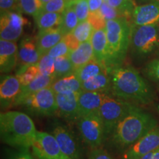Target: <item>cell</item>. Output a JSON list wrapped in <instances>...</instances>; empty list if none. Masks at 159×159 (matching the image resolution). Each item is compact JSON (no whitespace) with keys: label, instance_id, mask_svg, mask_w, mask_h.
I'll return each mask as SVG.
<instances>
[{"label":"cell","instance_id":"cell-27","mask_svg":"<svg viewBox=\"0 0 159 159\" xmlns=\"http://www.w3.org/2000/svg\"><path fill=\"white\" fill-rule=\"evenodd\" d=\"M79 24L78 18L75 13L73 6L69 2V5L65 11L62 13L61 25H59V29L66 35L74 30L75 27Z\"/></svg>","mask_w":159,"mask_h":159},{"label":"cell","instance_id":"cell-22","mask_svg":"<svg viewBox=\"0 0 159 159\" xmlns=\"http://www.w3.org/2000/svg\"><path fill=\"white\" fill-rule=\"evenodd\" d=\"M91 42L94 50V58L105 66L108 49L106 27L95 30L91 37Z\"/></svg>","mask_w":159,"mask_h":159},{"label":"cell","instance_id":"cell-48","mask_svg":"<svg viewBox=\"0 0 159 159\" xmlns=\"http://www.w3.org/2000/svg\"><path fill=\"white\" fill-rule=\"evenodd\" d=\"M103 1H104V2H108V0H103Z\"/></svg>","mask_w":159,"mask_h":159},{"label":"cell","instance_id":"cell-36","mask_svg":"<svg viewBox=\"0 0 159 159\" xmlns=\"http://www.w3.org/2000/svg\"><path fill=\"white\" fill-rule=\"evenodd\" d=\"M148 79L159 84V59H154L149 62L143 70Z\"/></svg>","mask_w":159,"mask_h":159},{"label":"cell","instance_id":"cell-40","mask_svg":"<svg viewBox=\"0 0 159 159\" xmlns=\"http://www.w3.org/2000/svg\"><path fill=\"white\" fill-rule=\"evenodd\" d=\"M6 159H36L31 153L30 149H19L16 150H9Z\"/></svg>","mask_w":159,"mask_h":159},{"label":"cell","instance_id":"cell-30","mask_svg":"<svg viewBox=\"0 0 159 159\" xmlns=\"http://www.w3.org/2000/svg\"><path fill=\"white\" fill-rule=\"evenodd\" d=\"M94 30H95L93 26L91 25L88 20H86V21L79 23L75 29H74V30L71 32V33L81 43L85 41H91Z\"/></svg>","mask_w":159,"mask_h":159},{"label":"cell","instance_id":"cell-16","mask_svg":"<svg viewBox=\"0 0 159 159\" xmlns=\"http://www.w3.org/2000/svg\"><path fill=\"white\" fill-rule=\"evenodd\" d=\"M133 25H159V0L135 7L132 15Z\"/></svg>","mask_w":159,"mask_h":159},{"label":"cell","instance_id":"cell-8","mask_svg":"<svg viewBox=\"0 0 159 159\" xmlns=\"http://www.w3.org/2000/svg\"><path fill=\"white\" fill-rule=\"evenodd\" d=\"M76 126L83 142L91 149L101 148L106 142L105 128L99 113L81 117Z\"/></svg>","mask_w":159,"mask_h":159},{"label":"cell","instance_id":"cell-35","mask_svg":"<svg viewBox=\"0 0 159 159\" xmlns=\"http://www.w3.org/2000/svg\"><path fill=\"white\" fill-rule=\"evenodd\" d=\"M69 5L67 0H51L44 5H43L42 12H49V13H62Z\"/></svg>","mask_w":159,"mask_h":159},{"label":"cell","instance_id":"cell-20","mask_svg":"<svg viewBox=\"0 0 159 159\" xmlns=\"http://www.w3.org/2000/svg\"><path fill=\"white\" fill-rule=\"evenodd\" d=\"M112 80L111 72L106 70L97 76L82 83V90L86 91H98L111 95Z\"/></svg>","mask_w":159,"mask_h":159},{"label":"cell","instance_id":"cell-31","mask_svg":"<svg viewBox=\"0 0 159 159\" xmlns=\"http://www.w3.org/2000/svg\"><path fill=\"white\" fill-rule=\"evenodd\" d=\"M17 6L20 12L35 17L41 11L43 3L41 0H18Z\"/></svg>","mask_w":159,"mask_h":159},{"label":"cell","instance_id":"cell-4","mask_svg":"<svg viewBox=\"0 0 159 159\" xmlns=\"http://www.w3.org/2000/svg\"><path fill=\"white\" fill-rule=\"evenodd\" d=\"M132 25L125 18L110 20L106 23L107 56L105 66L109 71L122 66L130 44Z\"/></svg>","mask_w":159,"mask_h":159},{"label":"cell","instance_id":"cell-9","mask_svg":"<svg viewBox=\"0 0 159 159\" xmlns=\"http://www.w3.org/2000/svg\"><path fill=\"white\" fill-rule=\"evenodd\" d=\"M50 134L54 136L63 152L71 159H84L81 138L67 125L56 121L53 123Z\"/></svg>","mask_w":159,"mask_h":159},{"label":"cell","instance_id":"cell-3","mask_svg":"<svg viewBox=\"0 0 159 159\" xmlns=\"http://www.w3.org/2000/svg\"><path fill=\"white\" fill-rule=\"evenodd\" d=\"M38 131L28 114L21 111H5L0 114V137L12 148L30 149L36 139Z\"/></svg>","mask_w":159,"mask_h":159},{"label":"cell","instance_id":"cell-13","mask_svg":"<svg viewBox=\"0 0 159 159\" xmlns=\"http://www.w3.org/2000/svg\"><path fill=\"white\" fill-rule=\"evenodd\" d=\"M80 93H66L55 94L57 106V115L69 123H75L80 118L78 97Z\"/></svg>","mask_w":159,"mask_h":159},{"label":"cell","instance_id":"cell-50","mask_svg":"<svg viewBox=\"0 0 159 159\" xmlns=\"http://www.w3.org/2000/svg\"><path fill=\"white\" fill-rule=\"evenodd\" d=\"M158 110H159V106H158Z\"/></svg>","mask_w":159,"mask_h":159},{"label":"cell","instance_id":"cell-37","mask_svg":"<svg viewBox=\"0 0 159 159\" xmlns=\"http://www.w3.org/2000/svg\"><path fill=\"white\" fill-rule=\"evenodd\" d=\"M71 51L69 47L63 39L61 40L58 43H57L55 47H53L48 52L47 55L52 58L56 59L57 57H61L63 56H69Z\"/></svg>","mask_w":159,"mask_h":159},{"label":"cell","instance_id":"cell-1","mask_svg":"<svg viewBox=\"0 0 159 159\" xmlns=\"http://www.w3.org/2000/svg\"><path fill=\"white\" fill-rule=\"evenodd\" d=\"M157 126L158 120L139 107L121 120L105 142L113 151L122 155Z\"/></svg>","mask_w":159,"mask_h":159},{"label":"cell","instance_id":"cell-19","mask_svg":"<svg viewBox=\"0 0 159 159\" xmlns=\"http://www.w3.org/2000/svg\"><path fill=\"white\" fill-rule=\"evenodd\" d=\"M63 33L59 27L40 30L36 37V45L40 55L42 57L63 39Z\"/></svg>","mask_w":159,"mask_h":159},{"label":"cell","instance_id":"cell-51","mask_svg":"<svg viewBox=\"0 0 159 159\" xmlns=\"http://www.w3.org/2000/svg\"><path fill=\"white\" fill-rule=\"evenodd\" d=\"M158 27H159V25H158Z\"/></svg>","mask_w":159,"mask_h":159},{"label":"cell","instance_id":"cell-21","mask_svg":"<svg viewBox=\"0 0 159 159\" xmlns=\"http://www.w3.org/2000/svg\"><path fill=\"white\" fill-rule=\"evenodd\" d=\"M55 94L66 93H80L82 91V83L76 75L72 74L67 77L57 79L51 85Z\"/></svg>","mask_w":159,"mask_h":159},{"label":"cell","instance_id":"cell-14","mask_svg":"<svg viewBox=\"0 0 159 159\" xmlns=\"http://www.w3.org/2000/svg\"><path fill=\"white\" fill-rule=\"evenodd\" d=\"M21 85L16 75H7L3 77L0 85V105L2 111L13 106L21 91Z\"/></svg>","mask_w":159,"mask_h":159},{"label":"cell","instance_id":"cell-44","mask_svg":"<svg viewBox=\"0 0 159 159\" xmlns=\"http://www.w3.org/2000/svg\"><path fill=\"white\" fill-rule=\"evenodd\" d=\"M103 2H104L103 0H89L90 13H94V12L99 11Z\"/></svg>","mask_w":159,"mask_h":159},{"label":"cell","instance_id":"cell-26","mask_svg":"<svg viewBox=\"0 0 159 159\" xmlns=\"http://www.w3.org/2000/svg\"><path fill=\"white\" fill-rule=\"evenodd\" d=\"M34 19L39 31L45 30L58 27L61 22L62 13L41 11Z\"/></svg>","mask_w":159,"mask_h":159},{"label":"cell","instance_id":"cell-12","mask_svg":"<svg viewBox=\"0 0 159 159\" xmlns=\"http://www.w3.org/2000/svg\"><path fill=\"white\" fill-rule=\"evenodd\" d=\"M159 148V126L140 139L122 154L121 159H140Z\"/></svg>","mask_w":159,"mask_h":159},{"label":"cell","instance_id":"cell-32","mask_svg":"<svg viewBox=\"0 0 159 159\" xmlns=\"http://www.w3.org/2000/svg\"><path fill=\"white\" fill-rule=\"evenodd\" d=\"M39 75H40L37 64L30 66H28L24 70L16 73V76L19 78L22 86L30 84Z\"/></svg>","mask_w":159,"mask_h":159},{"label":"cell","instance_id":"cell-42","mask_svg":"<svg viewBox=\"0 0 159 159\" xmlns=\"http://www.w3.org/2000/svg\"><path fill=\"white\" fill-rule=\"evenodd\" d=\"M63 39L65 41L66 43L67 46L69 47V48L70 49L71 52L75 50V49L79 47L80 44V43L77 41V39L74 36V35L71 33L64 35Z\"/></svg>","mask_w":159,"mask_h":159},{"label":"cell","instance_id":"cell-15","mask_svg":"<svg viewBox=\"0 0 159 159\" xmlns=\"http://www.w3.org/2000/svg\"><path fill=\"white\" fill-rule=\"evenodd\" d=\"M110 94L98 91H82L79 94L78 106L80 116L99 113L105 99Z\"/></svg>","mask_w":159,"mask_h":159},{"label":"cell","instance_id":"cell-34","mask_svg":"<svg viewBox=\"0 0 159 159\" xmlns=\"http://www.w3.org/2000/svg\"><path fill=\"white\" fill-rule=\"evenodd\" d=\"M74 7L75 13L78 18L79 23L88 19L89 13V0H73L69 2Z\"/></svg>","mask_w":159,"mask_h":159},{"label":"cell","instance_id":"cell-17","mask_svg":"<svg viewBox=\"0 0 159 159\" xmlns=\"http://www.w3.org/2000/svg\"><path fill=\"white\" fill-rule=\"evenodd\" d=\"M36 45V39L31 37H25L20 43L19 49V69L17 72L24 70L30 66L35 65L41 59Z\"/></svg>","mask_w":159,"mask_h":159},{"label":"cell","instance_id":"cell-6","mask_svg":"<svg viewBox=\"0 0 159 159\" xmlns=\"http://www.w3.org/2000/svg\"><path fill=\"white\" fill-rule=\"evenodd\" d=\"M137 108L139 106L136 104L116 98L112 95L105 99L99 111V115L104 125L107 139L121 120Z\"/></svg>","mask_w":159,"mask_h":159},{"label":"cell","instance_id":"cell-10","mask_svg":"<svg viewBox=\"0 0 159 159\" xmlns=\"http://www.w3.org/2000/svg\"><path fill=\"white\" fill-rule=\"evenodd\" d=\"M32 153L36 159H71L64 153L51 134L38 131L32 146Z\"/></svg>","mask_w":159,"mask_h":159},{"label":"cell","instance_id":"cell-39","mask_svg":"<svg viewBox=\"0 0 159 159\" xmlns=\"http://www.w3.org/2000/svg\"><path fill=\"white\" fill-rule=\"evenodd\" d=\"M87 20L93 26L94 30H99L106 27L107 21H105V18L102 16L99 11L94 12V13H89Z\"/></svg>","mask_w":159,"mask_h":159},{"label":"cell","instance_id":"cell-49","mask_svg":"<svg viewBox=\"0 0 159 159\" xmlns=\"http://www.w3.org/2000/svg\"><path fill=\"white\" fill-rule=\"evenodd\" d=\"M67 1H69V2H70V1H73V0H67Z\"/></svg>","mask_w":159,"mask_h":159},{"label":"cell","instance_id":"cell-46","mask_svg":"<svg viewBox=\"0 0 159 159\" xmlns=\"http://www.w3.org/2000/svg\"><path fill=\"white\" fill-rule=\"evenodd\" d=\"M153 153H154V152H150V153H148V155H146V156L142 157V158L140 159H152V156H153Z\"/></svg>","mask_w":159,"mask_h":159},{"label":"cell","instance_id":"cell-45","mask_svg":"<svg viewBox=\"0 0 159 159\" xmlns=\"http://www.w3.org/2000/svg\"><path fill=\"white\" fill-rule=\"evenodd\" d=\"M152 159H159V148H158L156 150L154 151L153 156H152Z\"/></svg>","mask_w":159,"mask_h":159},{"label":"cell","instance_id":"cell-28","mask_svg":"<svg viewBox=\"0 0 159 159\" xmlns=\"http://www.w3.org/2000/svg\"><path fill=\"white\" fill-rule=\"evenodd\" d=\"M55 80L67 77L75 73L69 56H63L55 59Z\"/></svg>","mask_w":159,"mask_h":159},{"label":"cell","instance_id":"cell-18","mask_svg":"<svg viewBox=\"0 0 159 159\" xmlns=\"http://www.w3.org/2000/svg\"><path fill=\"white\" fill-rule=\"evenodd\" d=\"M19 50L16 42L0 41V70L2 73L7 74L15 69L18 64Z\"/></svg>","mask_w":159,"mask_h":159},{"label":"cell","instance_id":"cell-7","mask_svg":"<svg viewBox=\"0 0 159 159\" xmlns=\"http://www.w3.org/2000/svg\"><path fill=\"white\" fill-rule=\"evenodd\" d=\"M130 45L134 54L138 57H146L152 54L159 47L158 25H132Z\"/></svg>","mask_w":159,"mask_h":159},{"label":"cell","instance_id":"cell-29","mask_svg":"<svg viewBox=\"0 0 159 159\" xmlns=\"http://www.w3.org/2000/svg\"><path fill=\"white\" fill-rule=\"evenodd\" d=\"M108 3L111 7L116 9L121 13L122 18L130 21L132 20V15L136 6L133 0H108Z\"/></svg>","mask_w":159,"mask_h":159},{"label":"cell","instance_id":"cell-24","mask_svg":"<svg viewBox=\"0 0 159 159\" xmlns=\"http://www.w3.org/2000/svg\"><path fill=\"white\" fill-rule=\"evenodd\" d=\"M55 80V77L39 75L30 84L21 87V93H20L19 96L18 97L16 100L13 107H15V105L18 102H19L20 101H21L27 97L30 96V95L34 94V93L41 90V89L50 87Z\"/></svg>","mask_w":159,"mask_h":159},{"label":"cell","instance_id":"cell-2","mask_svg":"<svg viewBox=\"0 0 159 159\" xmlns=\"http://www.w3.org/2000/svg\"><path fill=\"white\" fill-rule=\"evenodd\" d=\"M111 95L136 105H149L155 94L147 80L132 66H120L111 71Z\"/></svg>","mask_w":159,"mask_h":159},{"label":"cell","instance_id":"cell-33","mask_svg":"<svg viewBox=\"0 0 159 159\" xmlns=\"http://www.w3.org/2000/svg\"><path fill=\"white\" fill-rule=\"evenodd\" d=\"M40 75L55 77V59L45 55L41 57L37 63Z\"/></svg>","mask_w":159,"mask_h":159},{"label":"cell","instance_id":"cell-5","mask_svg":"<svg viewBox=\"0 0 159 159\" xmlns=\"http://www.w3.org/2000/svg\"><path fill=\"white\" fill-rule=\"evenodd\" d=\"M15 107H20L26 114L34 116L51 117L57 113L55 94L51 86L27 97Z\"/></svg>","mask_w":159,"mask_h":159},{"label":"cell","instance_id":"cell-41","mask_svg":"<svg viewBox=\"0 0 159 159\" xmlns=\"http://www.w3.org/2000/svg\"><path fill=\"white\" fill-rule=\"evenodd\" d=\"M88 159H114V158L106 150L99 148L91 149Z\"/></svg>","mask_w":159,"mask_h":159},{"label":"cell","instance_id":"cell-11","mask_svg":"<svg viewBox=\"0 0 159 159\" xmlns=\"http://www.w3.org/2000/svg\"><path fill=\"white\" fill-rule=\"evenodd\" d=\"M28 24V20L19 12L5 11L1 13L0 36L1 39L16 42L23 33L24 26Z\"/></svg>","mask_w":159,"mask_h":159},{"label":"cell","instance_id":"cell-23","mask_svg":"<svg viewBox=\"0 0 159 159\" xmlns=\"http://www.w3.org/2000/svg\"><path fill=\"white\" fill-rule=\"evenodd\" d=\"M69 56L75 71L94 58V50L91 41L81 43L75 50L71 52Z\"/></svg>","mask_w":159,"mask_h":159},{"label":"cell","instance_id":"cell-38","mask_svg":"<svg viewBox=\"0 0 159 159\" xmlns=\"http://www.w3.org/2000/svg\"><path fill=\"white\" fill-rule=\"evenodd\" d=\"M99 11H100L101 14L105 18L106 21L122 18L121 13L116 9H115L114 7H111L107 2H104L102 3L100 9H99Z\"/></svg>","mask_w":159,"mask_h":159},{"label":"cell","instance_id":"cell-25","mask_svg":"<svg viewBox=\"0 0 159 159\" xmlns=\"http://www.w3.org/2000/svg\"><path fill=\"white\" fill-rule=\"evenodd\" d=\"M106 70L108 69L104 65L99 62L97 59L93 58L88 63L77 69L75 71V74L76 75L80 81L83 83Z\"/></svg>","mask_w":159,"mask_h":159},{"label":"cell","instance_id":"cell-43","mask_svg":"<svg viewBox=\"0 0 159 159\" xmlns=\"http://www.w3.org/2000/svg\"><path fill=\"white\" fill-rule=\"evenodd\" d=\"M16 0H0L1 13L5 11H13L16 7Z\"/></svg>","mask_w":159,"mask_h":159},{"label":"cell","instance_id":"cell-47","mask_svg":"<svg viewBox=\"0 0 159 159\" xmlns=\"http://www.w3.org/2000/svg\"><path fill=\"white\" fill-rule=\"evenodd\" d=\"M41 2L43 3V5H44V4L48 2L51 1V0H41Z\"/></svg>","mask_w":159,"mask_h":159},{"label":"cell","instance_id":"cell-52","mask_svg":"<svg viewBox=\"0 0 159 159\" xmlns=\"http://www.w3.org/2000/svg\"><path fill=\"white\" fill-rule=\"evenodd\" d=\"M16 1H17V2H18V0H16Z\"/></svg>","mask_w":159,"mask_h":159}]
</instances>
